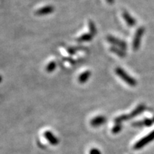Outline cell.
Wrapping results in <instances>:
<instances>
[{"mask_svg": "<svg viewBox=\"0 0 154 154\" xmlns=\"http://www.w3.org/2000/svg\"><path fill=\"white\" fill-rule=\"evenodd\" d=\"M117 74H118L119 76H121L125 82H126L128 84H130V85L134 86L136 84V82H135L132 78H131L130 76H128L126 74H125L124 71L121 70V69H119L118 70H117Z\"/></svg>", "mask_w": 154, "mask_h": 154, "instance_id": "cell-1", "label": "cell"}, {"mask_svg": "<svg viewBox=\"0 0 154 154\" xmlns=\"http://www.w3.org/2000/svg\"><path fill=\"white\" fill-rule=\"evenodd\" d=\"M143 32V28H140V29L138 31V32L136 33V36L134 39V49H137L139 46V43H140V38L141 37L142 34Z\"/></svg>", "mask_w": 154, "mask_h": 154, "instance_id": "cell-2", "label": "cell"}, {"mask_svg": "<svg viewBox=\"0 0 154 154\" xmlns=\"http://www.w3.org/2000/svg\"><path fill=\"white\" fill-rule=\"evenodd\" d=\"M124 17L125 19H126V20H127V22H128V24L131 25V26H133V25L135 24L134 20L132 18H131V17H129V15L127 14L126 13V14L124 15Z\"/></svg>", "mask_w": 154, "mask_h": 154, "instance_id": "cell-3", "label": "cell"}]
</instances>
